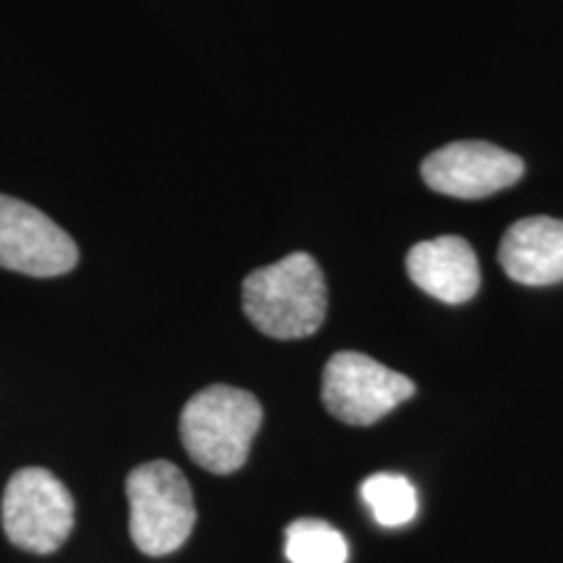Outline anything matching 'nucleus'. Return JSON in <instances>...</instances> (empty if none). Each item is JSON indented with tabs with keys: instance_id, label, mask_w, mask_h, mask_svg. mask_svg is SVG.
<instances>
[{
	"instance_id": "obj_4",
	"label": "nucleus",
	"mask_w": 563,
	"mask_h": 563,
	"mask_svg": "<svg viewBox=\"0 0 563 563\" xmlns=\"http://www.w3.org/2000/svg\"><path fill=\"white\" fill-rule=\"evenodd\" d=\"M74 530V498L51 470L24 467L5 485L3 532L26 553H55Z\"/></svg>"
},
{
	"instance_id": "obj_10",
	"label": "nucleus",
	"mask_w": 563,
	"mask_h": 563,
	"mask_svg": "<svg viewBox=\"0 0 563 563\" xmlns=\"http://www.w3.org/2000/svg\"><path fill=\"white\" fill-rule=\"evenodd\" d=\"M361 496L373 519L384 527L410 525L418 514V490L405 475L376 473L365 477Z\"/></svg>"
},
{
	"instance_id": "obj_11",
	"label": "nucleus",
	"mask_w": 563,
	"mask_h": 563,
	"mask_svg": "<svg viewBox=\"0 0 563 563\" xmlns=\"http://www.w3.org/2000/svg\"><path fill=\"white\" fill-rule=\"evenodd\" d=\"M285 538L290 563H347V540L323 519H298L287 527Z\"/></svg>"
},
{
	"instance_id": "obj_6",
	"label": "nucleus",
	"mask_w": 563,
	"mask_h": 563,
	"mask_svg": "<svg viewBox=\"0 0 563 563\" xmlns=\"http://www.w3.org/2000/svg\"><path fill=\"white\" fill-rule=\"evenodd\" d=\"M79 262L74 238L26 201L0 194V269L60 277Z\"/></svg>"
},
{
	"instance_id": "obj_5",
	"label": "nucleus",
	"mask_w": 563,
	"mask_h": 563,
	"mask_svg": "<svg viewBox=\"0 0 563 563\" xmlns=\"http://www.w3.org/2000/svg\"><path fill=\"white\" fill-rule=\"evenodd\" d=\"M412 394L415 384L410 378L363 352H336L323 368V407L347 426H373Z\"/></svg>"
},
{
	"instance_id": "obj_2",
	"label": "nucleus",
	"mask_w": 563,
	"mask_h": 563,
	"mask_svg": "<svg viewBox=\"0 0 563 563\" xmlns=\"http://www.w3.org/2000/svg\"><path fill=\"white\" fill-rule=\"evenodd\" d=\"M262 402L235 386H207L180 412V441L199 467L214 475L238 473L262 428Z\"/></svg>"
},
{
	"instance_id": "obj_3",
	"label": "nucleus",
	"mask_w": 563,
	"mask_h": 563,
	"mask_svg": "<svg viewBox=\"0 0 563 563\" xmlns=\"http://www.w3.org/2000/svg\"><path fill=\"white\" fill-rule=\"evenodd\" d=\"M131 540L144 555L159 559L186 545L196 525L191 485L173 462L157 460L133 470L125 481Z\"/></svg>"
},
{
	"instance_id": "obj_8",
	"label": "nucleus",
	"mask_w": 563,
	"mask_h": 563,
	"mask_svg": "<svg viewBox=\"0 0 563 563\" xmlns=\"http://www.w3.org/2000/svg\"><path fill=\"white\" fill-rule=\"evenodd\" d=\"M407 274L431 298L460 306L481 290V264L464 238L443 235L412 245L407 253Z\"/></svg>"
},
{
	"instance_id": "obj_7",
	"label": "nucleus",
	"mask_w": 563,
	"mask_h": 563,
	"mask_svg": "<svg viewBox=\"0 0 563 563\" xmlns=\"http://www.w3.org/2000/svg\"><path fill=\"white\" fill-rule=\"evenodd\" d=\"M522 175L525 162L488 141H456L422 162V180L433 191L464 201L504 191Z\"/></svg>"
},
{
	"instance_id": "obj_1",
	"label": "nucleus",
	"mask_w": 563,
	"mask_h": 563,
	"mask_svg": "<svg viewBox=\"0 0 563 563\" xmlns=\"http://www.w3.org/2000/svg\"><path fill=\"white\" fill-rule=\"evenodd\" d=\"M327 279L308 253H290L243 282V311L272 340L316 334L327 319Z\"/></svg>"
},
{
	"instance_id": "obj_9",
	"label": "nucleus",
	"mask_w": 563,
	"mask_h": 563,
	"mask_svg": "<svg viewBox=\"0 0 563 563\" xmlns=\"http://www.w3.org/2000/svg\"><path fill=\"white\" fill-rule=\"evenodd\" d=\"M498 262L519 285H559L563 282V222L553 217L514 222L498 249Z\"/></svg>"
}]
</instances>
